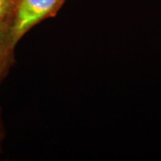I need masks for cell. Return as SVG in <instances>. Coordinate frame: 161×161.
Returning a JSON list of instances; mask_svg holds the SVG:
<instances>
[{
  "label": "cell",
  "instance_id": "obj_2",
  "mask_svg": "<svg viewBox=\"0 0 161 161\" xmlns=\"http://www.w3.org/2000/svg\"><path fill=\"white\" fill-rule=\"evenodd\" d=\"M16 44L13 40L11 23L0 25V83L10 72L15 62L14 49Z\"/></svg>",
  "mask_w": 161,
  "mask_h": 161
},
{
  "label": "cell",
  "instance_id": "obj_3",
  "mask_svg": "<svg viewBox=\"0 0 161 161\" xmlns=\"http://www.w3.org/2000/svg\"><path fill=\"white\" fill-rule=\"evenodd\" d=\"M20 0H0V25L11 23Z\"/></svg>",
  "mask_w": 161,
  "mask_h": 161
},
{
  "label": "cell",
  "instance_id": "obj_1",
  "mask_svg": "<svg viewBox=\"0 0 161 161\" xmlns=\"http://www.w3.org/2000/svg\"><path fill=\"white\" fill-rule=\"evenodd\" d=\"M66 0H20L11 23L13 40L17 45L24 35L44 20L55 17Z\"/></svg>",
  "mask_w": 161,
  "mask_h": 161
},
{
  "label": "cell",
  "instance_id": "obj_4",
  "mask_svg": "<svg viewBox=\"0 0 161 161\" xmlns=\"http://www.w3.org/2000/svg\"><path fill=\"white\" fill-rule=\"evenodd\" d=\"M4 138H5V128H4V124H3L2 116L0 113V150H1V145H2Z\"/></svg>",
  "mask_w": 161,
  "mask_h": 161
}]
</instances>
